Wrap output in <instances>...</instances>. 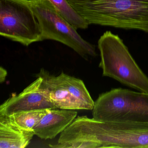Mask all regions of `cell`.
Segmentation results:
<instances>
[{
    "mask_svg": "<svg viewBox=\"0 0 148 148\" xmlns=\"http://www.w3.org/2000/svg\"><path fill=\"white\" fill-rule=\"evenodd\" d=\"M58 143L86 148H148V123L99 121L78 116L61 132Z\"/></svg>",
    "mask_w": 148,
    "mask_h": 148,
    "instance_id": "1",
    "label": "cell"
},
{
    "mask_svg": "<svg viewBox=\"0 0 148 148\" xmlns=\"http://www.w3.org/2000/svg\"><path fill=\"white\" fill-rule=\"evenodd\" d=\"M89 25L148 33V0H67Z\"/></svg>",
    "mask_w": 148,
    "mask_h": 148,
    "instance_id": "2",
    "label": "cell"
},
{
    "mask_svg": "<svg viewBox=\"0 0 148 148\" xmlns=\"http://www.w3.org/2000/svg\"><path fill=\"white\" fill-rule=\"evenodd\" d=\"M98 47L103 76L148 93V77L141 70L118 35L106 31L99 38Z\"/></svg>",
    "mask_w": 148,
    "mask_h": 148,
    "instance_id": "3",
    "label": "cell"
},
{
    "mask_svg": "<svg viewBox=\"0 0 148 148\" xmlns=\"http://www.w3.org/2000/svg\"><path fill=\"white\" fill-rule=\"evenodd\" d=\"M92 110L99 121L148 123V93L112 89L99 95Z\"/></svg>",
    "mask_w": 148,
    "mask_h": 148,
    "instance_id": "4",
    "label": "cell"
},
{
    "mask_svg": "<svg viewBox=\"0 0 148 148\" xmlns=\"http://www.w3.org/2000/svg\"><path fill=\"white\" fill-rule=\"evenodd\" d=\"M30 1L40 26L42 40L62 43L86 60L97 56L95 46L84 39L48 0Z\"/></svg>",
    "mask_w": 148,
    "mask_h": 148,
    "instance_id": "5",
    "label": "cell"
},
{
    "mask_svg": "<svg viewBox=\"0 0 148 148\" xmlns=\"http://www.w3.org/2000/svg\"><path fill=\"white\" fill-rule=\"evenodd\" d=\"M0 35L27 47L42 41L30 0H0Z\"/></svg>",
    "mask_w": 148,
    "mask_h": 148,
    "instance_id": "6",
    "label": "cell"
},
{
    "mask_svg": "<svg viewBox=\"0 0 148 148\" xmlns=\"http://www.w3.org/2000/svg\"><path fill=\"white\" fill-rule=\"evenodd\" d=\"M37 76L42 78V90L58 109L93 110L95 102L81 79L63 72L55 76L44 68L41 69Z\"/></svg>",
    "mask_w": 148,
    "mask_h": 148,
    "instance_id": "7",
    "label": "cell"
},
{
    "mask_svg": "<svg viewBox=\"0 0 148 148\" xmlns=\"http://www.w3.org/2000/svg\"><path fill=\"white\" fill-rule=\"evenodd\" d=\"M37 78L23 91L9 98L0 106V116H10L21 112L58 109L41 88L42 79Z\"/></svg>",
    "mask_w": 148,
    "mask_h": 148,
    "instance_id": "8",
    "label": "cell"
},
{
    "mask_svg": "<svg viewBox=\"0 0 148 148\" xmlns=\"http://www.w3.org/2000/svg\"><path fill=\"white\" fill-rule=\"evenodd\" d=\"M77 115L74 110L48 109L34 128V134L41 139L54 138L73 122Z\"/></svg>",
    "mask_w": 148,
    "mask_h": 148,
    "instance_id": "9",
    "label": "cell"
},
{
    "mask_svg": "<svg viewBox=\"0 0 148 148\" xmlns=\"http://www.w3.org/2000/svg\"><path fill=\"white\" fill-rule=\"evenodd\" d=\"M34 131L16 124L8 116H0V148H24L31 142Z\"/></svg>",
    "mask_w": 148,
    "mask_h": 148,
    "instance_id": "10",
    "label": "cell"
},
{
    "mask_svg": "<svg viewBox=\"0 0 148 148\" xmlns=\"http://www.w3.org/2000/svg\"><path fill=\"white\" fill-rule=\"evenodd\" d=\"M54 8L76 29H86L89 25L69 4L67 0H48Z\"/></svg>",
    "mask_w": 148,
    "mask_h": 148,
    "instance_id": "11",
    "label": "cell"
},
{
    "mask_svg": "<svg viewBox=\"0 0 148 148\" xmlns=\"http://www.w3.org/2000/svg\"><path fill=\"white\" fill-rule=\"evenodd\" d=\"M48 109L21 112L8 116L16 124L28 130L34 131V128L46 113Z\"/></svg>",
    "mask_w": 148,
    "mask_h": 148,
    "instance_id": "12",
    "label": "cell"
},
{
    "mask_svg": "<svg viewBox=\"0 0 148 148\" xmlns=\"http://www.w3.org/2000/svg\"><path fill=\"white\" fill-rule=\"evenodd\" d=\"M8 73L6 70L2 66L0 68V82L1 83H3L6 79Z\"/></svg>",
    "mask_w": 148,
    "mask_h": 148,
    "instance_id": "13",
    "label": "cell"
}]
</instances>
